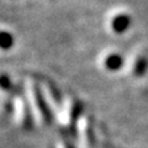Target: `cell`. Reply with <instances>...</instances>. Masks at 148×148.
Returning a JSON list of instances; mask_svg holds the SVG:
<instances>
[{"label": "cell", "mask_w": 148, "mask_h": 148, "mask_svg": "<svg viewBox=\"0 0 148 148\" xmlns=\"http://www.w3.org/2000/svg\"><path fill=\"white\" fill-rule=\"evenodd\" d=\"M130 25H131V17L126 14H120V15H116L112 20V30L116 32V34H122V32L126 31Z\"/></svg>", "instance_id": "obj_1"}, {"label": "cell", "mask_w": 148, "mask_h": 148, "mask_svg": "<svg viewBox=\"0 0 148 148\" xmlns=\"http://www.w3.org/2000/svg\"><path fill=\"white\" fill-rule=\"evenodd\" d=\"M122 57L119 54H110L106 57L105 59V67L110 69V71H117V69H120L122 67Z\"/></svg>", "instance_id": "obj_2"}, {"label": "cell", "mask_w": 148, "mask_h": 148, "mask_svg": "<svg viewBox=\"0 0 148 148\" xmlns=\"http://www.w3.org/2000/svg\"><path fill=\"white\" fill-rule=\"evenodd\" d=\"M14 45V37L6 31H0V48L9 49Z\"/></svg>", "instance_id": "obj_3"}, {"label": "cell", "mask_w": 148, "mask_h": 148, "mask_svg": "<svg viewBox=\"0 0 148 148\" xmlns=\"http://www.w3.org/2000/svg\"><path fill=\"white\" fill-rule=\"evenodd\" d=\"M147 68V61L143 57L138 58L135 63V74L136 75H142Z\"/></svg>", "instance_id": "obj_4"}, {"label": "cell", "mask_w": 148, "mask_h": 148, "mask_svg": "<svg viewBox=\"0 0 148 148\" xmlns=\"http://www.w3.org/2000/svg\"><path fill=\"white\" fill-rule=\"evenodd\" d=\"M0 86H3L6 90H9V88H11L10 79L6 75H0Z\"/></svg>", "instance_id": "obj_5"}]
</instances>
